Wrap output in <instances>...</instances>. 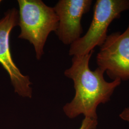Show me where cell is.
Here are the masks:
<instances>
[{"label": "cell", "instance_id": "6da1fadb", "mask_svg": "<svg viewBox=\"0 0 129 129\" xmlns=\"http://www.w3.org/2000/svg\"><path fill=\"white\" fill-rule=\"evenodd\" d=\"M93 53L94 50L85 55L74 56L72 66L64 71V75L73 81L75 90L73 99L63 107L70 119L83 114L86 118L98 120V106L109 102L121 82L120 79L107 81L104 71L98 67L93 71L90 69L89 63Z\"/></svg>", "mask_w": 129, "mask_h": 129}, {"label": "cell", "instance_id": "7a4b0ae2", "mask_svg": "<svg viewBox=\"0 0 129 129\" xmlns=\"http://www.w3.org/2000/svg\"><path fill=\"white\" fill-rule=\"evenodd\" d=\"M19 38L27 40L34 46L37 60L44 54V48L50 33L56 32L59 20L54 8L41 0H18Z\"/></svg>", "mask_w": 129, "mask_h": 129}, {"label": "cell", "instance_id": "3957f363", "mask_svg": "<svg viewBox=\"0 0 129 129\" xmlns=\"http://www.w3.org/2000/svg\"><path fill=\"white\" fill-rule=\"evenodd\" d=\"M129 10V0H97L87 32L70 45L69 55H85L95 47L102 46L108 36V28L112 22Z\"/></svg>", "mask_w": 129, "mask_h": 129}, {"label": "cell", "instance_id": "277c9868", "mask_svg": "<svg viewBox=\"0 0 129 129\" xmlns=\"http://www.w3.org/2000/svg\"><path fill=\"white\" fill-rule=\"evenodd\" d=\"M97 55L98 67L114 80L129 79V24L124 32L108 35Z\"/></svg>", "mask_w": 129, "mask_h": 129}, {"label": "cell", "instance_id": "5b68a950", "mask_svg": "<svg viewBox=\"0 0 129 129\" xmlns=\"http://www.w3.org/2000/svg\"><path fill=\"white\" fill-rule=\"evenodd\" d=\"M19 12L15 8L8 10L0 20V64L8 72L14 92L19 96L31 98L32 84L28 76L22 74L14 63L10 48V35L18 25Z\"/></svg>", "mask_w": 129, "mask_h": 129}, {"label": "cell", "instance_id": "8992f818", "mask_svg": "<svg viewBox=\"0 0 129 129\" xmlns=\"http://www.w3.org/2000/svg\"><path fill=\"white\" fill-rule=\"evenodd\" d=\"M92 3L91 0H60L54 7L59 20L56 33L64 44L71 45L81 37V19Z\"/></svg>", "mask_w": 129, "mask_h": 129}, {"label": "cell", "instance_id": "52a82bcc", "mask_svg": "<svg viewBox=\"0 0 129 129\" xmlns=\"http://www.w3.org/2000/svg\"><path fill=\"white\" fill-rule=\"evenodd\" d=\"M98 124V120L85 117L79 129H96Z\"/></svg>", "mask_w": 129, "mask_h": 129}, {"label": "cell", "instance_id": "ba28073f", "mask_svg": "<svg viewBox=\"0 0 129 129\" xmlns=\"http://www.w3.org/2000/svg\"><path fill=\"white\" fill-rule=\"evenodd\" d=\"M121 119L127 122L129 124V107L124 109L119 115Z\"/></svg>", "mask_w": 129, "mask_h": 129}, {"label": "cell", "instance_id": "9c48e42d", "mask_svg": "<svg viewBox=\"0 0 129 129\" xmlns=\"http://www.w3.org/2000/svg\"><path fill=\"white\" fill-rule=\"evenodd\" d=\"M1 2H2V1H1V0H0V3H1Z\"/></svg>", "mask_w": 129, "mask_h": 129}]
</instances>
